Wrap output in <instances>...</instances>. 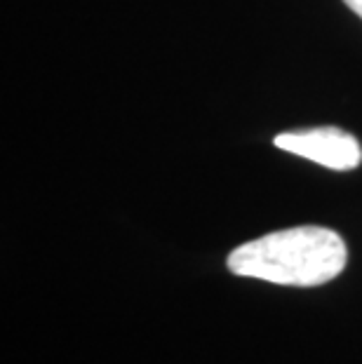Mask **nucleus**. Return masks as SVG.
Returning <instances> with one entry per match:
<instances>
[{"label": "nucleus", "mask_w": 362, "mask_h": 364, "mask_svg": "<svg viewBox=\"0 0 362 364\" xmlns=\"http://www.w3.org/2000/svg\"><path fill=\"white\" fill-rule=\"evenodd\" d=\"M348 261L344 237L322 226H297L250 240L228 254V270L282 287H320Z\"/></svg>", "instance_id": "obj_1"}, {"label": "nucleus", "mask_w": 362, "mask_h": 364, "mask_svg": "<svg viewBox=\"0 0 362 364\" xmlns=\"http://www.w3.org/2000/svg\"><path fill=\"white\" fill-rule=\"evenodd\" d=\"M275 146H278L280 151L292 153V156L318 162V165L336 169V172L356 169L362 162L360 141L353 134L339 127L284 132V134L275 136Z\"/></svg>", "instance_id": "obj_2"}, {"label": "nucleus", "mask_w": 362, "mask_h": 364, "mask_svg": "<svg viewBox=\"0 0 362 364\" xmlns=\"http://www.w3.org/2000/svg\"><path fill=\"white\" fill-rule=\"evenodd\" d=\"M344 3H346V5H348V7H351V10H353V12H356V14H358V17L362 19V0H344Z\"/></svg>", "instance_id": "obj_3"}]
</instances>
